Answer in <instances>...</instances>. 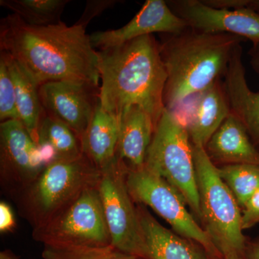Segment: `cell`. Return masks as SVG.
<instances>
[{
  "instance_id": "16",
  "label": "cell",
  "mask_w": 259,
  "mask_h": 259,
  "mask_svg": "<svg viewBox=\"0 0 259 259\" xmlns=\"http://www.w3.org/2000/svg\"><path fill=\"white\" fill-rule=\"evenodd\" d=\"M136 206L148 259H211L202 245L162 226L146 206Z\"/></svg>"
},
{
  "instance_id": "23",
  "label": "cell",
  "mask_w": 259,
  "mask_h": 259,
  "mask_svg": "<svg viewBox=\"0 0 259 259\" xmlns=\"http://www.w3.org/2000/svg\"><path fill=\"white\" fill-rule=\"evenodd\" d=\"M218 173L241 208L259 190V166L231 164L218 167Z\"/></svg>"
},
{
  "instance_id": "21",
  "label": "cell",
  "mask_w": 259,
  "mask_h": 259,
  "mask_svg": "<svg viewBox=\"0 0 259 259\" xmlns=\"http://www.w3.org/2000/svg\"><path fill=\"white\" fill-rule=\"evenodd\" d=\"M37 143L51 161L71 160L82 156L81 140L69 126L44 114L37 129Z\"/></svg>"
},
{
  "instance_id": "2",
  "label": "cell",
  "mask_w": 259,
  "mask_h": 259,
  "mask_svg": "<svg viewBox=\"0 0 259 259\" xmlns=\"http://www.w3.org/2000/svg\"><path fill=\"white\" fill-rule=\"evenodd\" d=\"M98 55L102 108L120 120L124 112L136 105L151 116L156 127L165 110L167 73L154 36L137 37L99 51Z\"/></svg>"
},
{
  "instance_id": "8",
  "label": "cell",
  "mask_w": 259,
  "mask_h": 259,
  "mask_svg": "<svg viewBox=\"0 0 259 259\" xmlns=\"http://www.w3.org/2000/svg\"><path fill=\"white\" fill-rule=\"evenodd\" d=\"M126 183L136 204L151 207L177 234L202 245L211 259H223L203 228L189 212L180 192L166 180L144 166L139 168L127 166Z\"/></svg>"
},
{
  "instance_id": "5",
  "label": "cell",
  "mask_w": 259,
  "mask_h": 259,
  "mask_svg": "<svg viewBox=\"0 0 259 259\" xmlns=\"http://www.w3.org/2000/svg\"><path fill=\"white\" fill-rule=\"evenodd\" d=\"M101 171L84 155L56 160L13 199L19 214L32 228L44 224L72 203L84 191L96 187Z\"/></svg>"
},
{
  "instance_id": "11",
  "label": "cell",
  "mask_w": 259,
  "mask_h": 259,
  "mask_svg": "<svg viewBox=\"0 0 259 259\" xmlns=\"http://www.w3.org/2000/svg\"><path fill=\"white\" fill-rule=\"evenodd\" d=\"M39 95L46 114L69 126L81 140L100 101V88L77 81H49L39 87Z\"/></svg>"
},
{
  "instance_id": "24",
  "label": "cell",
  "mask_w": 259,
  "mask_h": 259,
  "mask_svg": "<svg viewBox=\"0 0 259 259\" xmlns=\"http://www.w3.org/2000/svg\"><path fill=\"white\" fill-rule=\"evenodd\" d=\"M42 259H141L117 250L112 245L103 247L44 246Z\"/></svg>"
},
{
  "instance_id": "32",
  "label": "cell",
  "mask_w": 259,
  "mask_h": 259,
  "mask_svg": "<svg viewBox=\"0 0 259 259\" xmlns=\"http://www.w3.org/2000/svg\"><path fill=\"white\" fill-rule=\"evenodd\" d=\"M253 6L256 9H259V1H249L248 2V7Z\"/></svg>"
},
{
  "instance_id": "22",
  "label": "cell",
  "mask_w": 259,
  "mask_h": 259,
  "mask_svg": "<svg viewBox=\"0 0 259 259\" xmlns=\"http://www.w3.org/2000/svg\"><path fill=\"white\" fill-rule=\"evenodd\" d=\"M69 0H1L0 5L32 26H48L60 23Z\"/></svg>"
},
{
  "instance_id": "15",
  "label": "cell",
  "mask_w": 259,
  "mask_h": 259,
  "mask_svg": "<svg viewBox=\"0 0 259 259\" xmlns=\"http://www.w3.org/2000/svg\"><path fill=\"white\" fill-rule=\"evenodd\" d=\"M224 78L223 88L231 113L244 125L253 143L259 144V92L248 88L241 44L233 51Z\"/></svg>"
},
{
  "instance_id": "20",
  "label": "cell",
  "mask_w": 259,
  "mask_h": 259,
  "mask_svg": "<svg viewBox=\"0 0 259 259\" xmlns=\"http://www.w3.org/2000/svg\"><path fill=\"white\" fill-rule=\"evenodd\" d=\"M0 56L8 65L14 83L19 121L37 143L39 123L45 114L39 95L40 85L18 61L2 51Z\"/></svg>"
},
{
  "instance_id": "14",
  "label": "cell",
  "mask_w": 259,
  "mask_h": 259,
  "mask_svg": "<svg viewBox=\"0 0 259 259\" xmlns=\"http://www.w3.org/2000/svg\"><path fill=\"white\" fill-rule=\"evenodd\" d=\"M182 107H185L183 115H177L185 126L191 142L204 148L231 113L223 83L220 79L191 97Z\"/></svg>"
},
{
  "instance_id": "25",
  "label": "cell",
  "mask_w": 259,
  "mask_h": 259,
  "mask_svg": "<svg viewBox=\"0 0 259 259\" xmlns=\"http://www.w3.org/2000/svg\"><path fill=\"white\" fill-rule=\"evenodd\" d=\"M0 120H19L14 83L8 65L0 56Z\"/></svg>"
},
{
  "instance_id": "6",
  "label": "cell",
  "mask_w": 259,
  "mask_h": 259,
  "mask_svg": "<svg viewBox=\"0 0 259 259\" xmlns=\"http://www.w3.org/2000/svg\"><path fill=\"white\" fill-rule=\"evenodd\" d=\"M144 166L173 186L192 210L197 222L200 209L193 150L180 117L165 109L148 150Z\"/></svg>"
},
{
  "instance_id": "3",
  "label": "cell",
  "mask_w": 259,
  "mask_h": 259,
  "mask_svg": "<svg viewBox=\"0 0 259 259\" xmlns=\"http://www.w3.org/2000/svg\"><path fill=\"white\" fill-rule=\"evenodd\" d=\"M243 38L226 33H206L190 28L167 34L159 44L167 73L165 109L175 112L189 99L226 74L233 51Z\"/></svg>"
},
{
  "instance_id": "1",
  "label": "cell",
  "mask_w": 259,
  "mask_h": 259,
  "mask_svg": "<svg viewBox=\"0 0 259 259\" xmlns=\"http://www.w3.org/2000/svg\"><path fill=\"white\" fill-rule=\"evenodd\" d=\"M85 30L63 22L32 26L11 13L0 21V51L18 61L40 86L71 81L99 87L98 51Z\"/></svg>"
},
{
  "instance_id": "9",
  "label": "cell",
  "mask_w": 259,
  "mask_h": 259,
  "mask_svg": "<svg viewBox=\"0 0 259 259\" xmlns=\"http://www.w3.org/2000/svg\"><path fill=\"white\" fill-rule=\"evenodd\" d=\"M127 167L125 162L117 156L110 166L101 170L97 190L112 246L127 254L148 259L137 206L126 183Z\"/></svg>"
},
{
  "instance_id": "30",
  "label": "cell",
  "mask_w": 259,
  "mask_h": 259,
  "mask_svg": "<svg viewBox=\"0 0 259 259\" xmlns=\"http://www.w3.org/2000/svg\"><path fill=\"white\" fill-rule=\"evenodd\" d=\"M250 64L257 74H259V45L255 46L254 49L252 50Z\"/></svg>"
},
{
  "instance_id": "4",
  "label": "cell",
  "mask_w": 259,
  "mask_h": 259,
  "mask_svg": "<svg viewBox=\"0 0 259 259\" xmlns=\"http://www.w3.org/2000/svg\"><path fill=\"white\" fill-rule=\"evenodd\" d=\"M200 209V222L223 259L245 258L247 243L242 210L202 146L192 144Z\"/></svg>"
},
{
  "instance_id": "7",
  "label": "cell",
  "mask_w": 259,
  "mask_h": 259,
  "mask_svg": "<svg viewBox=\"0 0 259 259\" xmlns=\"http://www.w3.org/2000/svg\"><path fill=\"white\" fill-rule=\"evenodd\" d=\"M32 238L44 246L103 247L112 245L97 187L83 192L47 222L32 228Z\"/></svg>"
},
{
  "instance_id": "31",
  "label": "cell",
  "mask_w": 259,
  "mask_h": 259,
  "mask_svg": "<svg viewBox=\"0 0 259 259\" xmlns=\"http://www.w3.org/2000/svg\"><path fill=\"white\" fill-rule=\"evenodd\" d=\"M0 259H19L18 257L16 256L13 253V252L10 251L9 250H3L0 253Z\"/></svg>"
},
{
  "instance_id": "13",
  "label": "cell",
  "mask_w": 259,
  "mask_h": 259,
  "mask_svg": "<svg viewBox=\"0 0 259 259\" xmlns=\"http://www.w3.org/2000/svg\"><path fill=\"white\" fill-rule=\"evenodd\" d=\"M188 28L185 20L172 11L166 2L147 0L134 18L122 28L95 32L90 36L93 47L102 51L154 32L177 34Z\"/></svg>"
},
{
  "instance_id": "33",
  "label": "cell",
  "mask_w": 259,
  "mask_h": 259,
  "mask_svg": "<svg viewBox=\"0 0 259 259\" xmlns=\"http://www.w3.org/2000/svg\"><path fill=\"white\" fill-rule=\"evenodd\" d=\"M225 259H245V258H225Z\"/></svg>"
},
{
  "instance_id": "27",
  "label": "cell",
  "mask_w": 259,
  "mask_h": 259,
  "mask_svg": "<svg viewBox=\"0 0 259 259\" xmlns=\"http://www.w3.org/2000/svg\"><path fill=\"white\" fill-rule=\"evenodd\" d=\"M241 210L243 231L259 224V190L248 199Z\"/></svg>"
},
{
  "instance_id": "29",
  "label": "cell",
  "mask_w": 259,
  "mask_h": 259,
  "mask_svg": "<svg viewBox=\"0 0 259 259\" xmlns=\"http://www.w3.org/2000/svg\"><path fill=\"white\" fill-rule=\"evenodd\" d=\"M246 259H259V240L253 243H248L247 245Z\"/></svg>"
},
{
  "instance_id": "12",
  "label": "cell",
  "mask_w": 259,
  "mask_h": 259,
  "mask_svg": "<svg viewBox=\"0 0 259 259\" xmlns=\"http://www.w3.org/2000/svg\"><path fill=\"white\" fill-rule=\"evenodd\" d=\"M170 8L187 26L206 33H226L259 45V14L253 8L221 9L198 0L172 1Z\"/></svg>"
},
{
  "instance_id": "10",
  "label": "cell",
  "mask_w": 259,
  "mask_h": 259,
  "mask_svg": "<svg viewBox=\"0 0 259 259\" xmlns=\"http://www.w3.org/2000/svg\"><path fill=\"white\" fill-rule=\"evenodd\" d=\"M51 162L20 121L1 122L0 182L12 199L28 188Z\"/></svg>"
},
{
  "instance_id": "18",
  "label": "cell",
  "mask_w": 259,
  "mask_h": 259,
  "mask_svg": "<svg viewBox=\"0 0 259 259\" xmlns=\"http://www.w3.org/2000/svg\"><path fill=\"white\" fill-rule=\"evenodd\" d=\"M156 126L151 116L139 106H132L120 117L117 156L131 168L144 166Z\"/></svg>"
},
{
  "instance_id": "19",
  "label": "cell",
  "mask_w": 259,
  "mask_h": 259,
  "mask_svg": "<svg viewBox=\"0 0 259 259\" xmlns=\"http://www.w3.org/2000/svg\"><path fill=\"white\" fill-rule=\"evenodd\" d=\"M120 120L105 111L100 102L81 139L83 154L99 169H104L117 158Z\"/></svg>"
},
{
  "instance_id": "17",
  "label": "cell",
  "mask_w": 259,
  "mask_h": 259,
  "mask_svg": "<svg viewBox=\"0 0 259 259\" xmlns=\"http://www.w3.org/2000/svg\"><path fill=\"white\" fill-rule=\"evenodd\" d=\"M214 164L259 166V152L244 125L230 113L204 147Z\"/></svg>"
},
{
  "instance_id": "28",
  "label": "cell",
  "mask_w": 259,
  "mask_h": 259,
  "mask_svg": "<svg viewBox=\"0 0 259 259\" xmlns=\"http://www.w3.org/2000/svg\"><path fill=\"white\" fill-rule=\"evenodd\" d=\"M16 226V222L13 209L5 202H0V232L8 233L13 231Z\"/></svg>"
},
{
  "instance_id": "26",
  "label": "cell",
  "mask_w": 259,
  "mask_h": 259,
  "mask_svg": "<svg viewBox=\"0 0 259 259\" xmlns=\"http://www.w3.org/2000/svg\"><path fill=\"white\" fill-rule=\"evenodd\" d=\"M117 3L119 1L115 0H88L82 15L75 25L86 29L93 19L101 15L105 10L111 8Z\"/></svg>"
}]
</instances>
